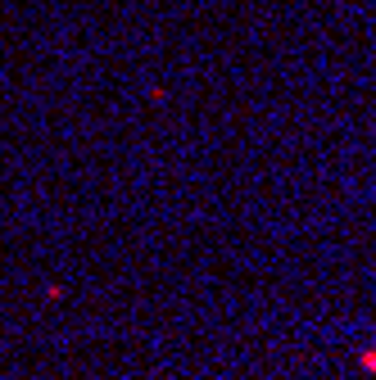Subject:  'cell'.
<instances>
[{
  "label": "cell",
  "mask_w": 376,
  "mask_h": 380,
  "mask_svg": "<svg viewBox=\"0 0 376 380\" xmlns=\"http://www.w3.org/2000/svg\"><path fill=\"white\" fill-rule=\"evenodd\" d=\"M358 367H363V372H376V349H363L358 353Z\"/></svg>",
  "instance_id": "6da1fadb"
}]
</instances>
